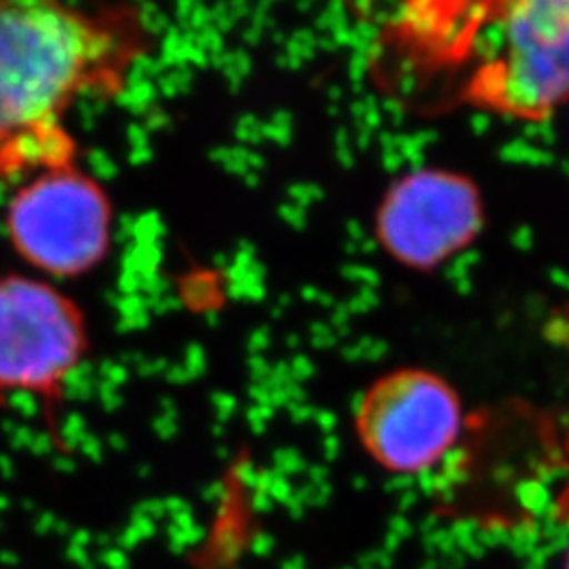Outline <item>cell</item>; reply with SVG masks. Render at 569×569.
I'll return each instance as SVG.
<instances>
[{"mask_svg":"<svg viewBox=\"0 0 569 569\" xmlns=\"http://www.w3.org/2000/svg\"><path fill=\"white\" fill-rule=\"evenodd\" d=\"M483 224L486 204L472 178L420 167L388 186L376 209L373 234L390 260L428 272L467 251Z\"/></svg>","mask_w":569,"mask_h":569,"instance_id":"8992f818","label":"cell"},{"mask_svg":"<svg viewBox=\"0 0 569 569\" xmlns=\"http://www.w3.org/2000/svg\"><path fill=\"white\" fill-rule=\"evenodd\" d=\"M479 30L468 102L521 122L569 103V0H488Z\"/></svg>","mask_w":569,"mask_h":569,"instance_id":"7a4b0ae2","label":"cell"},{"mask_svg":"<svg viewBox=\"0 0 569 569\" xmlns=\"http://www.w3.org/2000/svg\"><path fill=\"white\" fill-rule=\"evenodd\" d=\"M7 234L21 260L49 279H77L102 264L112 241V204L74 164L18 183Z\"/></svg>","mask_w":569,"mask_h":569,"instance_id":"277c9868","label":"cell"},{"mask_svg":"<svg viewBox=\"0 0 569 569\" xmlns=\"http://www.w3.org/2000/svg\"><path fill=\"white\" fill-rule=\"evenodd\" d=\"M81 306L42 277H0V399L58 407L89 355Z\"/></svg>","mask_w":569,"mask_h":569,"instance_id":"3957f363","label":"cell"},{"mask_svg":"<svg viewBox=\"0 0 569 569\" xmlns=\"http://www.w3.org/2000/svg\"><path fill=\"white\" fill-rule=\"evenodd\" d=\"M566 569H569V549H568V557H566Z\"/></svg>","mask_w":569,"mask_h":569,"instance_id":"ba28073f","label":"cell"},{"mask_svg":"<svg viewBox=\"0 0 569 569\" xmlns=\"http://www.w3.org/2000/svg\"><path fill=\"white\" fill-rule=\"evenodd\" d=\"M122 56L112 28L70 0H0V183L72 164L66 119L112 87Z\"/></svg>","mask_w":569,"mask_h":569,"instance_id":"6da1fadb","label":"cell"},{"mask_svg":"<svg viewBox=\"0 0 569 569\" xmlns=\"http://www.w3.org/2000/svg\"><path fill=\"white\" fill-rule=\"evenodd\" d=\"M355 432L367 456L392 475L439 465L462 432V403L446 378L406 367L367 388L355 411Z\"/></svg>","mask_w":569,"mask_h":569,"instance_id":"5b68a950","label":"cell"},{"mask_svg":"<svg viewBox=\"0 0 569 569\" xmlns=\"http://www.w3.org/2000/svg\"><path fill=\"white\" fill-rule=\"evenodd\" d=\"M550 329L555 333V340L569 352V308L555 315V319L550 321ZM563 470H566V481L557 500V510L563 521H569V422L563 437Z\"/></svg>","mask_w":569,"mask_h":569,"instance_id":"52a82bcc","label":"cell"}]
</instances>
